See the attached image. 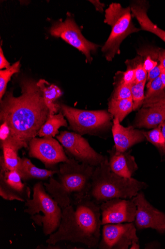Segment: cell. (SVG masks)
<instances>
[{"instance_id":"32","label":"cell","mask_w":165,"mask_h":249,"mask_svg":"<svg viewBox=\"0 0 165 249\" xmlns=\"http://www.w3.org/2000/svg\"><path fill=\"white\" fill-rule=\"evenodd\" d=\"M11 67L10 63L6 59L2 49L0 48V70L8 69Z\"/></svg>"},{"instance_id":"4","label":"cell","mask_w":165,"mask_h":249,"mask_svg":"<svg viewBox=\"0 0 165 249\" xmlns=\"http://www.w3.org/2000/svg\"><path fill=\"white\" fill-rule=\"evenodd\" d=\"M148 185L134 178H126L113 172L108 158L94 170L88 196L100 206L102 203L114 198L132 199Z\"/></svg>"},{"instance_id":"38","label":"cell","mask_w":165,"mask_h":249,"mask_svg":"<svg viewBox=\"0 0 165 249\" xmlns=\"http://www.w3.org/2000/svg\"></svg>"},{"instance_id":"17","label":"cell","mask_w":165,"mask_h":249,"mask_svg":"<svg viewBox=\"0 0 165 249\" xmlns=\"http://www.w3.org/2000/svg\"><path fill=\"white\" fill-rule=\"evenodd\" d=\"M109 152L108 162L111 171L124 178H132L138 166L135 157L131 154V151H117L114 146Z\"/></svg>"},{"instance_id":"7","label":"cell","mask_w":165,"mask_h":249,"mask_svg":"<svg viewBox=\"0 0 165 249\" xmlns=\"http://www.w3.org/2000/svg\"><path fill=\"white\" fill-rule=\"evenodd\" d=\"M61 111L69 124V129L81 135H97L112 125L113 116L106 110H86L60 104Z\"/></svg>"},{"instance_id":"36","label":"cell","mask_w":165,"mask_h":249,"mask_svg":"<svg viewBox=\"0 0 165 249\" xmlns=\"http://www.w3.org/2000/svg\"><path fill=\"white\" fill-rule=\"evenodd\" d=\"M165 140V121L159 125Z\"/></svg>"},{"instance_id":"15","label":"cell","mask_w":165,"mask_h":249,"mask_svg":"<svg viewBox=\"0 0 165 249\" xmlns=\"http://www.w3.org/2000/svg\"><path fill=\"white\" fill-rule=\"evenodd\" d=\"M23 182L17 170L0 172V196L7 200L26 202L31 198V190Z\"/></svg>"},{"instance_id":"6","label":"cell","mask_w":165,"mask_h":249,"mask_svg":"<svg viewBox=\"0 0 165 249\" xmlns=\"http://www.w3.org/2000/svg\"><path fill=\"white\" fill-rule=\"evenodd\" d=\"M130 6L124 8L120 3H112L105 10V22L111 27V34L102 49L107 61H112L120 53V45L130 35L141 30L132 21Z\"/></svg>"},{"instance_id":"1","label":"cell","mask_w":165,"mask_h":249,"mask_svg":"<svg viewBox=\"0 0 165 249\" xmlns=\"http://www.w3.org/2000/svg\"><path fill=\"white\" fill-rule=\"evenodd\" d=\"M37 82L22 78L19 82L21 95L15 97L10 89L0 102V122L6 123L10 130L9 138L1 143H7L17 151L29 148L30 142L38 136L50 115Z\"/></svg>"},{"instance_id":"26","label":"cell","mask_w":165,"mask_h":249,"mask_svg":"<svg viewBox=\"0 0 165 249\" xmlns=\"http://www.w3.org/2000/svg\"><path fill=\"white\" fill-rule=\"evenodd\" d=\"M147 81L134 84L131 88L133 110H139L145 100V88Z\"/></svg>"},{"instance_id":"11","label":"cell","mask_w":165,"mask_h":249,"mask_svg":"<svg viewBox=\"0 0 165 249\" xmlns=\"http://www.w3.org/2000/svg\"><path fill=\"white\" fill-rule=\"evenodd\" d=\"M136 230L133 222L104 225L98 248L129 249L133 243L139 242Z\"/></svg>"},{"instance_id":"30","label":"cell","mask_w":165,"mask_h":249,"mask_svg":"<svg viewBox=\"0 0 165 249\" xmlns=\"http://www.w3.org/2000/svg\"><path fill=\"white\" fill-rule=\"evenodd\" d=\"M161 73V69L159 64L155 67L152 71L148 72L147 78V87L155 79L159 77Z\"/></svg>"},{"instance_id":"19","label":"cell","mask_w":165,"mask_h":249,"mask_svg":"<svg viewBox=\"0 0 165 249\" xmlns=\"http://www.w3.org/2000/svg\"><path fill=\"white\" fill-rule=\"evenodd\" d=\"M16 170L23 182L33 179L45 180L54 176L58 172V170L56 169L50 170L38 168L29 158L26 157L21 158Z\"/></svg>"},{"instance_id":"37","label":"cell","mask_w":165,"mask_h":249,"mask_svg":"<svg viewBox=\"0 0 165 249\" xmlns=\"http://www.w3.org/2000/svg\"><path fill=\"white\" fill-rule=\"evenodd\" d=\"M140 248V246L139 242H135L133 243L129 249H139Z\"/></svg>"},{"instance_id":"24","label":"cell","mask_w":165,"mask_h":249,"mask_svg":"<svg viewBox=\"0 0 165 249\" xmlns=\"http://www.w3.org/2000/svg\"><path fill=\"white\" fill-rule=\"evenodd\" d=\"M20 62L17 61L9 69L0 71V100H2L6 93L7 85L15 74L19 73L20 70Z\"/></svg>"},{"instance_id":"9","label":"cell","mask_w":165,"mask_h":249,"mask_svg":"<svg viewBox=\"0 0 165 249\" xmlns=\"http://www.w3.org/2000/svg\"><path fill=\"white\" fill-rule=\"evenodd\" d=\"M56 138L69 157L74 158L80 163L96 167L105 160V156L94 150L87 140L77 133L61 131Z\"/></svg>"},{"instance_id":"33","label":"cell","mask_w":165,"mask_h":249,"mask_svg":"<svg viewBox=\"0 0 165 249\" xmlns=\"http://www.w3.org/2000/svg\"><path fill=\"white\" fill-rule=\"evenodd\" d=\"M158 59L161 69L165 71V50H158Z\"/></svg>"},{"instance_id":"27","label":"cell","mask_w":165,"mask_h":249,"mask_svg":"<svg viewBox=\"0 0 165 249\" xmlns=\"http://www.w3.org/2000/svg\"><path fill=\"white\" fill-rule=\"evenodd\" d=\"M132 86L116 82L111 99L121 100L132 98Z\"/></svg>"},{"instance_id":"8","label":"cell","mask_w":165,"mask_h":249,"mask_svg":"<svg viewBox=\"0 0 165 249\" xmlns=\"http://www.w3.org/2000/svg\"><path fill=\"white\" fill-rule=\"evenodd\" d=\"M50 34L54 37L62 38L81 52L89 63L92 61L91 54L95 53L101 47L83 36L72 14L69 13H67L64 21L59 20L54 22L50 30Z\"/></svg>"},{"instance_id":"23","label":"cell","mask_w":165,"mask_h":249,"mask_svg":"<svg viewBox=\"0 0 165 249\" xmlns=\"http://www.w3.org/2000/svg\"><path fill=\"white\" fill-rule=\"evenodd\" d=\"M133 110L132 98L116 100L110 99L108 111L114 118L119 119L120 123Z\"/></svg>"},{"instance_id":"13","label":"cell","mask_w":165,"mask_h":249,"mask_svg":"<svg viewBox=\"0 0 165 249\" xmlns=\"http://www.w3.org/2000/svg\"><path fill=\"white\" fill-rule=\"evenodd\" d=\"M136 206L135 220L138 230L149 228L163 233L165 230V213L153 207L147 200L143 192L132 198Z\"/></svg>"},{"instance_id":"5","label":"cell","mask_w":165,"mask_h":249,"mask_svg":"<svg viewBox=\"0 0 165 249\" xmlns=\"http://www.w3.org/2000/svg\"><path fill=\"white\" fill-rule=\"evenodd\" d=\"M25 212L37 225L42 228L44 234L50 236L60 225L62 209L58 202L46 192L43 182L35 184L33 196L25 202Z\"/></svg>"},{"instance_id":"29","label":"cell","mask_w":165,"mask_h":249,"mask_svg":"<svg viewBox=\"0 0 165 249\" xmlns=\"http://www.w3.org/2000/svg\"><path fill=\"white\" fill-rule=\"evenodd\" d=\"M148 90L145 95V99L157 94L164 89L160 77L154 80L151 84L147 87Z\"/></svg>"},{"instance_id":"20","label":"cell","mask_w":165,"mask_h":249,"mask_svg":"<svg viewBox=\"0 0 165 249\" xmlns=\"http://www.w3.org/2000/svg\"><path fill=\"white\" fill-rule=\"evenodd\" d=\"M37 85L41 90L45 104L49 109L50 114H57L61 110L60 105L56 102L63 94L60 88L44 79L39 80Z\"/></svg>"},{"instance_id":"34","label":"cell","mask_w":165,"mask_h":249,"mask_svg":"<svg viewBox=\"0 0 165 249\" xmlns=\"http://www.w3.org/2000/svg\"><path fill=\"white\" fill-rule=\"evenodd\" d=\"M90 2L95 7L97 11L100 12H104V9L105 7V4L101 3L100 1H90Z\"/></svg>"},{"instance_id":"21","label":"cell","mask_w":165,"mask_h":249,"mask_svg":"<svg viewBox=\"0 0 165 249\" xmlns=\"http://www.w3.org/2000/svg\"><path fill=\"white\" fill-rule=\"evenodd\" d=\"M67 126V121L60 111L59 114L49 115L38 132V136L40 138H54L60 134L59 129L61 127Z\"/></svg>"},{"instance_id":"25","label":"cell","mask_w":165,"mask_h":249,"mask_svg":"<svg viewBox=\"0 0 165 249\" xmlns=\"http://www.w3.org/2000/svg\"><path fill=\"white\" fill-rule=\"evenodd\" d=\"M144 135L146 140L154 145L162 156L165 155V140L159 125L151 130L144 131Z\"/></svg>"},{"instance_id":"18","label":"cell","mask_w":165,"mask_h":249,"mask_svg":"<svg viewBox=\"0 0 165 249\" xmlns=\"http://www.w3.org/2000/svg\"><path fill=\"white\" fill-rule=\"evenodd\" d=\"M130 7L132 15L138 21L141 30L151 33L165 42V31L155 25L149 17L146 2L143 1H134Z\"/></svg>"},{"instance_id":"3","label":"cell","mask_w":165,"mask_h":249,"mask_svg":"<svg viewBox=\"0 0 165 249\" xmlns=\"http://www.w3.org/2000/svg\"><path fill=\"white\" fill-rule=\"evenodd\" d=\"M69 157L68 161L60 164L57 178L53 176L48 183H44L61 209L88 196L95 169Z\"/></svg>"},{"instance_id":"22","label":"cell","mask_w":165,"mask_h":249,"mask_svg":"<svg viewBox=\"0 0 165 249\" xmlns=\"http://www.w3.org/2000/svg\"><path fill=\"white\" fill-rule=\"evenodd\" d=\"M1 146L3 150V156L1 157L0 172L4 173L16 170L21 160L18 155V151L5 142L1 143Z\"/></svg>"},{"instance_id":"12","label":"cell","mask_w":165,"mask_h":249,"mask_svg":"<svg viewBox=\"0 0 165 249\" xmlns=\"http://www.w3.org/2000/svg\"><path fill=\"white\" fill-rule=\"evenodd\" d=\"M165 121V88L145 99L136 115L134 127L154 128Z\"/></svg>"},{"instance_id":"35","label":"cell","mask_w":165,"mask_h":249,"mask_svg":"<svg viewBox=\"0 0 165 249\" xmlns=\"http://www.w3.org/2000/svg\"><path fill=\"white\" fill-rule=\"evenodd\" d=\"M164 89L165 88V71L161 70V73L160 76Z\"/></svg>"},{"instance_id":"28","label":"cell","mask_w":165,"mask_h":249,"mask_svg":"<svg viewBox=\"0 0 165 249\" xmlns=\"http://www.w3.org/2000/svg\"><path fill=\"white\" fill-rule=\"evenodd\" d=\"M125 63L127 65V70L125 72L121 73V78L117 80L116 82L126 85L133 86L135 84V68L131 63L130 60H127Z\"/></svg>"},{"instance_id":"2","label":"cell","mask_w":165,"mask_h":249,"mask_svg":"<svg viewBox=\"0 0 165 249\" xmlns=\"http://www.w3.org/2000/svg\"><path fill=\"white\" fill-rule=\"evenodd\" d=\"M61 219L57 231L46 240L49 245L62 241L98 248L102 235L100 206L88 196L62 208Z\"/></svg>"},{"instance_id":"16","label":"cell","mask_w":165,"mask_h":249,"mask_svg":"<svg viewBox=\"0 0 165 249\" xmlns=\"http://www.w3.org/2000/svg\"><path fill=\"white\" fill-rule=\"evenodd\" d=\"M119 119L114 118L112 132L117 151L125 152L131 147L145 141L144 131L138 130L133 126L124 127Z\"/></svg>"},{"instance_id":"31","label":"cell","mask_w":165,"mask_h":249,"mask_svg":"<svg viewBox=\"0 0 165 249\" xmlns=\"http://www.w3.org/2000/svg\"><path fill=\"white\" fill-rule=\"evenodd\" d=\"M10 130L6 123L1 124L0 127V140L1 142L6 141L10 137Z\"/></svg>"},{"instance_id":"10","label":"cell","mask_w":165,"mask_h":249,"mask_svg":"<svg viewBox=\"0 0 165 249\" xmlns=\"http://www.w3.org/2000/svg\"><path fill=\"white\" fill-rule=\"evenodd\" d=\"M28 149L29 156L41 161L48 169L56 170L57 164L69 159L62 145L54 138H35L30 142Z\"/></svg>"},{"instance_id":"14","label":"cell","mask_w":165,"mask_h":249,"mask_svg":"<svg viewBox=\"0 0 165 249\" xmlns=\"http://www.w3.org/2000/svg\"><path fill=\"white\" fill-rule=\"evenodd\" d=\"M102 224L134 222L136 206L132 199L114 198L100 205Z\"/></svg>"}]
</instances>
